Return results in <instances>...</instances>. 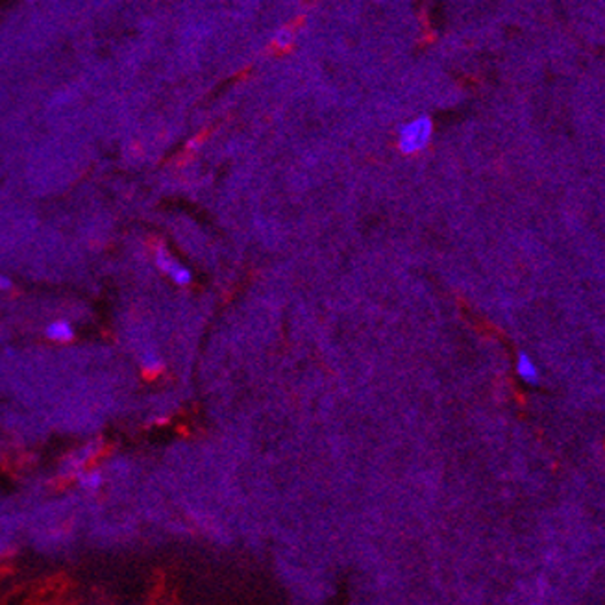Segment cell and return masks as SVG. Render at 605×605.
<instances>
[{"instance_id":"6da1fadb","label":"cell","mask_w":605,"mask_h":605,"mask_svg":"<svg viewBox=\"0 0 605 605\" xmlns=\"http://www.w3.org/2000/svg\"><path fill=\"white\" fill-rule=\"evenodd\" d=\"M431 135H433V122L430 117H415L398 130V150L409 156L422 152L430 144Z\"/></svg>"},{"instance_id":"7a4b0ae2","label":"cell","mask_w":605,"mask_h":605,"mask_svg":"<svg viewBox=\"0 0 605 605\" xmlns=\"http://www.w3.org/2000/svg\"><path fill=\"white\" fill-rule=\"evenodd\" d=\"M156 263L157 267L162 268L163 273H167L169 276L174 280L178 285H187V283H191V273L189 268H185L184 265H180L178 261H174V259L171 258V256L167 254V250L159 248L156 252Z\"/></svg>"},{"instance_id":"3957f363","label":"cell","mask_w":605,"mask_h":605,"mask_svg":"<svg viewBox=\"0 0 605 605\" xmlns=\"http://www.w3.org/2000/svg\"><path fill=\"white\" fill-rule=\"evenodd\" d=\"M46 337L58 342L70 341V339L74 337V330L67 320H56V322L48 324V328H46Z\"/></svg>"},{"instance_id":"277c9868","label":"cell","mask_w":605,"mask_h":605,"mask_svg":"<svg viewBox=\"0 0 605 605\" xmlns=\"http://www.w3.org/2000/svg\"><path fill=\"white\" fill-rule=\"evenodd\" d=\"M517 372L527 384H535L537 379H539V370H537L535 363H533V359L527 356V354H520V356H518Z\"/></svg>"},{"instance_id":"5b68a950","label":"cell","mask_w":605,"mask_h":605,"mask_svg":"<svg viewBox=\"0 0 605 605\" xmlns=\"http://www.w3.org/2000/svg\"><path fill=\"white\" fill-rule=\"evenodd\" d=\"M80 483H82V487H85V489H98L102 483V474L97 470L83 472L82 476H80Z\"/></svg>"},{"instance_id":"8992f818","label":"cell","mask_w":605,"mask_h":605,"mask_svg":"<svg viewBox=\"0 0 605 605\" xmlns=\"http://www.w3.org/2000/svg\"><path fill=\"white\" fill-rule=\"evenodd\" d=\"M143 365L144 369L150 370V372H157V370L162 369V361L157 359L154 354H148V356L143 357Z\"/></svg>"},{"instance_id":"52a82bcc","label":"cell","mask_w":605,"mask_h":605,"mask_svg":"<svg viewBox=\"0 0 605 605\" xmlns=\"http://www.w3.org/2000/svg\"><path fill=\"white\" fill-rule=\"evenodd\" d=\"M276 43L280 46H289L293 43V32L289 30V28H283V30H280L276 36Z\"/></svg>"},{"instance_id":"ba28073f","label":"cell","mask_w":605,"mask_h":605,"mask_svg":"<svg viewBox=\"0 0 605 605\" xmlns=\"http://www.w3.org/2000/svg\"><path fill=\"white\" fill-rule=\"evenodd\" d=\"M11 287V280L8 276H0V291H8Z\"/></svg>"},{"instance_id":"9c48e42d","label":"cell","mask_w":605,"mask_h":605,"mask_svg":"<svg viewBox=\"0 0 605 605\" xmlns=\"http://www.w3.org/2000/svg\"><path fill=\"white\" fill-rule=\"evenodd\" d=\"M30 2H33V0H30Z\"/></svg>"}]
</instances>
